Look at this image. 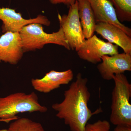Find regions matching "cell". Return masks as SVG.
Returning a JSON list of instances; mask_svg holds the SVG:
<instances>
[{"instance_id": "cell-10", "label": "cell", "mask_w": 131, "mask_h": 131, "mask_svg": "<svg viewBox=\"0 0 131 131\" xmlns=\"http://www.w3.org/2000/svg\"><path fill=\"white\" fill-rule=\"evenodd\" d=\"M74 77L71 69L63 71L51 70L41 79H32V85L34 89L41 93H47L58 88L61 85L69 84Z\"/></svg>"}, {"instance_id": "cell-12", "label": "cell", "mask_w": 131, "mask_h": 131, "mask_svg": "<svg viewBox=\"0 0 131 131\" xmlns=\"http://www.w3.org/2000/svg\"><path fill=\"white\" fill-rule=\"evenodd\" d=\"M95 32L109 43L121 47L125 53L131 54V37L119 27L107 22H98Z\"/></svg>"}, {"instance_id": "cell-3", "label": "cell", "mask_w": 131, "mask_h": 131, "mask_svg": "<svg viewBox=\"0 0 131 131\" xmlns=\"http://www.w3.org/2000/svg\"><path fill=\"white\" fill-rule=\"evenodd\" d=\"M47 110L39 103L34 92L28 94L18 92L0 97V121L6 123L17 119L16 115L20 113H45Z\"/></svg>"}, {"instance_id": "cell-14", "label": "cell", "mask_w": 131, "mask_h": 131, "mask_svg": "<svg viewBox=\"0 0 131 131\" xmlns=\"http://www.w3.org/2000/svg\"><path fill=\"white\" fill-rule=\"evenodd\" d=\"M1 131H46L42 124L26 118H18L7 129Z\"/></svg>"}, {"instance_id": "cell-16", "label": "cell", "mask_w": 131, "mask_h": 131, "mask_svg": "<svg viewBox=\"0 0 131 131\" xmlns=\"http://www.w3.org/2000/svg\"><path fill=\"white\" fill-rule=\"evenodd\" d=\"M110 123L106 120H99L93 124H87L84 131H109Z\"/></svg>"}, {"instance_id": "cell-9", "label": "cell", "mask_w": 131, "mask_h": 131, "mask_svg": "<svg viewBox=\"0 0 131 131\" xmlns=\"http://www.w3.org/2000/svg\"><path fill=\"white\" fill-rule=\"evenodd\" d=\"M24 53L19 33L7 32L0 37V62L15 65Z\"/></svg>"}, {"instance_id": "cell-18", "label": "cell", "mask_w": 131, "mask_h": 131, "mask_svg": "<svg viewBox=\"0 0 131 131\" xmlns=\"http://www.w3.org/2000/svg\"><path fill=\"white\" fill-rule=\"evenodd\" d=\"M113 131H131V126L122 125H117Z\"/></svg>"}, {"instance_id": "cell-7", "label": "cell", "mask_w": 131, "mask_h": 131, "mask_svg": "<svg viewBox=\"0 0 131 131\" xmlns=\"http://www.w3.org/2000/svg\"><path fill=\"white\" fill-rule=\"evenodd\" d=\"M0 20L2 21L3 32H19L25 26L32 23H38L49 26L51 22L46 16L38 15L36 18L26 19L15 9L7 7L0 8Z\"/></svg>"}, {"instance_id": "cell-4", "label": "cell", "mask_w": 131, "mask_h": 131, "mask_svg": "<svg viewBox=\"0 0 131 131\" xmlns=\"http://www.w3.org/2000/svg\"><path fill=\"white\" fill-rule=\"evenodd\" d=\"M19 33L24 52L40 50L49 44L58 45L71 50L60 27L57 31L49 34L44 31L42 25L32 23L25 26Z\"/></svg>"}, {"instance_id": "cell-6", "label": "cell", "mask_w": 131, "mask_h": 131, "mask_svg": "<svg viewBox=\"0 0 131 131\" xmlns=\"http://www.w3.org/2000/svg\"><path fill=\"white\" fill-rule=\"evenodd\" d=\"M77 52L81 59L96 64L101 62V58L103 56H112L119 53L118 46L105 42L94 35L86 39L83 45Z\"/></svg>"}, {"instance_id": "cell-17", "label": "cell", "mask_w": 131, "mask_h": 131, "mask_svg": "<svg viewBox=\"0 0 131 131\" xmlns=\"http://www.w3.org/2000/svg\"><path fill=\"white\" fill-rule=\"evenodd\" d=\"M49 1L53 5L63 4L69 7L74 4L76 0H49Z\"/></svg>"}, {"instance_id": "cell-5", "label": "cell", "mask_w": 131, "mask_h": 131, "mask_svg": "<svg viewBox=\"0 0 131 131\" xmlns=\"http://www.w3.org/2000/svg\"><path fill=\"white\" fill-rule=\"evenodd\" d=\"M68 14H58L60 27L70 49L77 51L84 43V38L78 15V3L70 6Z\"/></svg>"}, {"instance_id": "cell-1", "label": "cell", "mask_w": 131, "mask_h": 131, "mask_svg": "<svg viewBox=\"0 0 131 131\" xmlns=\"http://www.w3.org/2000/svg\"><path fill=\"white\" fill-rule=\"evenodd\" d=\"M88 81L81 73H78L75 81L64 91L63 100L52 106V109L57 112V117L63 120L71 131H84L91 117L101 112V109H98L92 112L88 106L90 97Z\"/></svg>"}, {"instance_id": "cell-15", "label": "cell", "mask_w": 131, "mask_h": 131, "mask_svg": "<svg viewBox=\"0 0 131 131\" xmlns=\"http://www.w3.org/2000/svg\"><path fill=\"white\" fill-rule=\"evenodd\" d=\"M112 4L120 22L131 21V0H108Z\"/></svg>"}, {"instance_id": "cell-11", "label": "cell", "mask_w": 131, "mask_h": 131, "mask_svg": "<svg viewBox=\"0 0 131 131\" xmlns=\"http://www.w3.org/2000/svg\"><path fill=\"white\" fill-rule=\"evenodd\" d=\"M93 12L95 21L113 24L124 31L131 37V29L120 22L115 9L108 0H87Z\"/></svg>"}, {"instance_id": "cell-8", "label": "cell", "mask_w": 131, "mask_h": 131, "mask_svg": "<svg viewBox=\"0 0 131 131\" xmlns=\"http://www.w3.org/2000/svg\"><path fill=\"white\" fill-rule=\"evenodd\" d=\"M101 61L97 68L103 80H113L114 75L131 71V54L123 52L112 56L105 55L102 57Z\"/></svg>"}, {"instance_id": "cell-13", "label": "cell", "mask_w": 131, "mask_h": 131, "mask_svg": "<svg viewBox=\"0 0 131 131\" xmlns=\"http://www.w3.org/2000/svg\"><path fill=\"white\" fill-rule=\"evenodd\" d=\"M78 3V15L84 38L88 39L94 35L96 22L93 12L88 1L76 0Z\"/></svg>"}, {"instance_id": "cell-2", "label": "cell", "mask_w": 131, "mask_h": 131, "mask_svg": "<svg viewBox=\"0 0 131 131\" xmlns=\"http://www.w3.org/2000/svg\"><path fill=\"white\" fill-rule=\"evenodd\" d=\"M110 121L115 125L131 126V84L124 74L114 75Z\"/></svg>"}]
</instances>
